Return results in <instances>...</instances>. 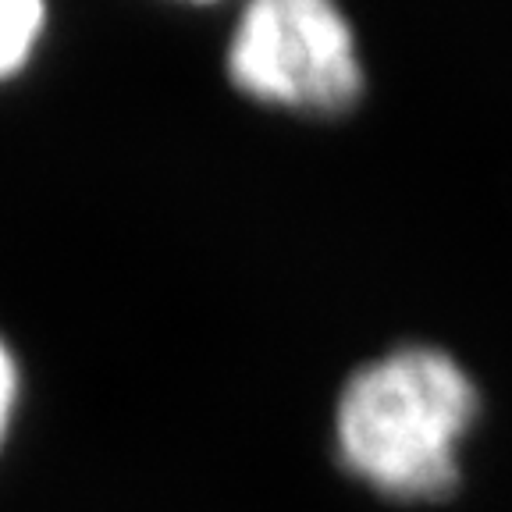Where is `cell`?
Segmentation results:
<instances>
[{
	"mask_svg": "<svg viewBox=\"0 0 512 512\" xmlns=\"http://www.w3.org/2000/svg\"><path fill=\"white\" fill-rule=\"evenodd\" d=\"M480 388L448 349L406 342L360 363L335 402L342 470L388 502H441L463 480Z\"/></svg>",
	"mask_w": 512,
	"mask_h": 512,
	"instance_id": "cell-1",
	"label": "cell"
},
{
	"mask_svg": "<svg viewBox=\"0 0 512 512\" xmlns=\"http://www.w3.org/2000/svg\"><path fill=\"white\" fill-rule=\"evenodd\" d=\"M242 96L299 114H345L367 75L338 0H246L224 54Z\"/></svg>",
	"mask_w": 512,
	"mask_h": 512,
	"instance_id": "cell-2",
	"label": "cell"
},
{
	"mask_svg": "<svg viewBox=\"0 0 512 512\" xmlns=\"http://www.w3.org/2000/svg\"><path fill=\"white\" fill-rule=\"evenodd\" d=\"M47 32V0H0V82L25 72Z\"/></svg>",
	"mask_w": 512,
	"mask_h": 512,
	"instance_id": "cell-3",
	"label": "cell"
},
{
	"mask_svg": "<svg viewBox=\"0 0 512 512\" xmlns=\"http://www.w3.org/2000/svg\"><path fill=\"white\" fill-rule=\"evenodd\" d=\"M15 399H18V367L11 360L8 345L0 342V445H4V434H8Z\"/></svg>",
	"mask_w": 512,
	"mask_h": 512,
	"instance_id": "cell-4",
	"label": "cell"
},
{
	"mask_svg": "<svg viewBox=\"0 0 512 512\" xmlns=\"http://www.w3.org/2000/svg\"><path fill=\"white\" fill-rule=\"evenodd\" d=\"M192 4H210V0H192Z\"/></svg>",
	"mask_w": 512,
	"mask_h": 512,
	"instance_id": "cell-5",
	"label": "cell"
}]
</instances>
